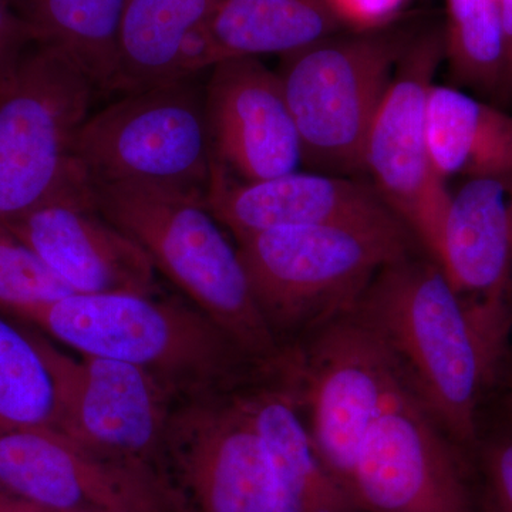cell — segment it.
<instances>
[{
  "instance_id": "6da1fadb",
  "label": "cell",
  "mask_w": 512,
  "mask_h": 512,
  "mask_svg": "<svg viewBox=\"0 0 512 512\" xmlns=\"http://www.w3.org/2000/svg\"><path fill=\"white\" fill-rule=\"evenodd\" d=\"M353 312L396 360L404 382L450 439H476L478 404L504 352L490 342L431 259L384 266Z\"/></svg>"
},
{
  "instance_id": "7a4b0ae2",
  "label": "cell",
  "mask_w": 512,
  "mask_h": 512,
  "mask_svg": "<svg viewBox=\"0 0 512 512\" xmlns=\"http://www.w3.org/2000/svg\"><path fill=\"white\" fill-rule=\"evenodd\" d=\"M90 188L97 210L134 239L157 272L214 322L242 355L275 359L274 330L255 301L237 247L205 200L153 185Z\"/></svg>"
},
{
  "instance_id": "3957f363",
  "label": "cell",
  "mask_w": 512,
  "mask_h": 512,
  "mask_svg": "<svg viewBox=\"0 0 512 512\" xmlns=\"http://www.w3.org/2000/svg\"><path fill=\"white\" fill-rule=\"evenodd\" d=\"M16 319L79 355L140 367L181 400L217 392L241 353L204 313L161 295L70 293Z\"/></svg>"
},
{
  "instance_id": "277c9868",
  "label": "cell",
  "mask_w": 512,
  "mask_h": 512,
  "mask_svg": "<svg viewBox=\"0 0 512 512\" xmlns=\"http://www.w3.org/2000/svg\"><path fill=\"white\" fill-rule=\"evenodd\" d=\"M399 218L269 229L237 249L262 315L274 330L323 325L355 308L384 266L413 254Z\"/></svg>"
},
{
  "instance_id": "5b68a950",
  "label": "cell",
  "mask_w": 512,
  "mask_h": 512,
  "mask_svg": "<svg viewBox=\"0 0 512 512\" xmlns=\"http://www.w3.org/2000/svg\"><path fill=\"white\" fill-rule=\"evenodd\" d=\"M96 89L79 64L37 45L0 79V222L47 202L89 198L72 156Z\"/></svg>"
},
{
  "instance_id": "8992f818",
  "label": "cell",
  "mask_w": 512,
  "mask_h": 512,
  "mask_svg": "<svg viewBox=\"0 0 512 512\" xmlns=\"http://www.w3.org/2000/svg\"><path fill=\"white\" fill-rule=\"evenodd\" d=\"M412 39L390 26L353 30L282 56L276 73L309 171L340 177L365 173L370 127Z\"/></svg>"
},
{
  "instance_id": "52a82bcc",
  "label": "cell",
  "mask_w": 512,
  "mask_h": 512,
  "mask_svg": "<svg viewBox=\"0 0 512 512\" xmlns=\"http://www.w3.org/2000/svg\"><path fill=\"white\" fill-rule=\"evenodd\" d=\"M194 77L124 94L87 117L72 156L90 187L153 185L207 202L214 157L204 90Z\"/></svg>"
},
{
  "instance_id": "ba28073f",
  "label": "cell",
  "mask_w": 512,
  "mask_h": 512,
  "mask_svg": "<svg viewBox=\"0 0 512 512\" xmlns=\"http://www.w3.org/2000/svg\"><path fill=\"white\" fill-rule=\"evenodd\" d=\"M32 336L55 383L57 431L96 456L167 480L165 450L180 397L140 367L67 355Z\"/></svg>"
},
{
  "instance_id": "9c48e42d",
  "label": "cell",
  "mask_w": 512,
  "mask_h": 512,
  "mask_svg": "<svg viewBox=\"0 0 512 512\" xmlns=\"http://www.w3.org/2000/svg\"><path fill=\"white\" fill-rule=\"evenodd\" d=\"M289 365L288 384L313 444L349 493L360 443L390 397L406 383L402 372L375 330L353 311L320 325L308 349Z\"/></svg>"
},
{
  "instance_id": "30bf717a",
  "label": "cell",
  "mask_w": 512,
  "mask_h": 512,
  "mask_svg": "<svg viewBox=\"0 0 512 512\" xmlns=\"http://www.w3.org/2000/svg\"><path fill=\"white\" fill-rule=\"evenodd\" d=\"M443 60V30L413 36L370 127L363 158L370 184L433 262L451 197L427 140V103Z\"/></svg>"
},
{
  "instance_id": "8fae6325",
  "label": "cell",
  "mask_w": 512,
  "mask_h": 512,
  "mask_svg": "<svg viewBox=\"0 0 512 512\" xmlns=\"http://www.w3.org/2000/svg\"><path fill=\"white\" fill-rule=\"evenodd\" d=\"M165 476L178 512H275L268 454L245 394L175 406Z\"/></svg>"
},
{
  "instance_id": "7c38bea8",
  "label": "cell",
  "mask_w": 512,
  "mask_h": 512,
  "mask_svg": "<svg viewBox=\"0 0 512 512\" xmlns=\"http://www.w3.org/2000/svg\"><path fill=\"white\" fill-rule=\"evenodd\" d=\"M446 431L406 383L366 431L349 477L356 507L369 512H473Z\"/></svg>"
},
{
  "instance_id": "4fadbf2b",
  "label": "cell",
  "mask_w": 512,
  "mask_h": 512,
  "mask_svg": "<svg viewBox=\"0 0 512 512\" xmlns=\"http://www.w3.org/2000/svg\"><path fill=\"white\" fill-rule=\"evenodd\" d=\"M0 487L50 512L178 511L165 478L45 427L0 431Z\"/></svg>"
},
{
  "instance_id": "5bb4252c",
  "label": "cell",
  "mask_w": 512,
  "mask_h": 512,
  "mask_svg": "<svg viewBox=\"0 0 512 512\" xmlns=\"http://www.w3.org/2000/svg\"><path fill=\"white\" fill-rule=\"evenodd\" d=\"M204 101L214 164L228 175L255 183L292 173L302 164L281 77L258 57L215 64Z\"/></svg>"
},
{
  "instance_id": "9a60e30c",
  "label": "cell",
  "mask_w": 512,
  "mask_h": 512,
  "mask_svg": "<svg viewBox=\"0 0 512 512\" xmlns=\"http://www.w3.org/2000/svg\"><path fill=\"white\" fill-rule=\"evenodd\" d=\"M434 264L491 338L511 329L512 201L505 180L471 178L450 202Z\"/></svg>"
},
{
  "instance_id": "2e32d148",
  "label": "cell",
  "mask_w": 512,
  "mask_h": 512,
  "mask_svg": "<svg viewBox=\"0 0 512 512\" xmlns=\"http://www.w3.org/2000/svg\"><path fill=\"white\" fill-rule=\"evenodd\" d=\"M6 225L74 293L160 295L144 249L90 198H60Z\"/></svg>"
},
{
  "instance_id": "e0dca14e",
  "label": "cell",
  "mask_w": 512,
  "mask_h": 512,
  "mask_svg": "<svg viewBox=\"0 0 512 512\" xmlns=\"http://www.w3.org/2000/svg\"><path fill=\"white\" fill-rule=\"evenodd\" d=\"M207 208L235 241L269 229L379 220L394 215L375 187L356 177L296 170L244 183L215 164Z\"/></svg>"
},
{
  "instance_id": "ac0fdd59",
  "label": "cell",
  "mask_w": 512,
  "mask_h": 512,
  "mask_svg": "<svg viewBox=\"0 0 512 512\" xmlns=\"http://www.w3.org/2000/svg\"><path fill=\"white\" fill-rule=\"evenodd\" d=\"M245 396L268 454L275 512H352L356 505L319 456L292 387Z\"/></svg>"
},
{
  "instance_id": "d6986e66",
  "label": "cell",
  "mask_w": 512,
  "mask_h": 512,
  "mask_svg": "<svg viewBox=\"0 0 512 512\" xmlns=\"http://www.w3.org/2000/svg\"><path fill=\"white\" fill-rule=\"evenodd\" d=\"M221 0H124L107 94L191 77L187 50Z\"/></svg>"
},
{
  "instance_id": "ffe728a7",
  "label": "cell",
  "mask_w": 512,
  "mask_h": 512,
  "mask_svg": "<svg viewBox=\"0 0 512 512\" xmlns=\"http://www.w3.org/2000/svg\"><path fill=\"white\" fill-rule=\"evenodd\" d=\"M431 161L443 180L512 175V114L474 94L433 84L427 103Z\"/></svg>"
},
{
  "instance_id": "44dd1931",
  "label": "cell",
  "mask_w": 512,
  "mask_h": 512,
  "mask_svg": "<svg viewBox=\"0 0 512 512\" xmlns=\"http://www.w3.org/2000/svg\"><path fill=\"white\" fill-rule=\"evenodd\" d=\"M343 29L328 0H221L207 22L214 66L234 57L286 56Z\"/></svg>"
},
{
  "instance_id": "7402d4cb",
  "label": "cell",
  "mask_w": 512,
  "mask_h": 512,
  "mask_svg": "<svg viewBox=\"0 0 512 512\" xmlns=\"http://www.w3.org/2000/svg\"><path fill=\"white\" fill-rule=\"evenodd\" d=\"M33 42L79 64L96 92L106 93L124 0H19Z\"/></svg>"
},
{
  "instance_id": "603a6c76",
  "label": "cell",
  "mask_w": 512,
  "mask_h": 512,
  "mask_svg": "<svg viewBox=\"0 0 512 512\" xmlns=\"http://www.w3.org/2000/svg\"><path fill=\"white\" fill-rule=\"evenodd\" d=\"M444 59L458 86L507 99V46L500 0H447Z\"/></svg>"
},
{
  "instance_id": "cb8c5ba5",
  "label": "cell",
  "mask_w": 512,
  "mask_h": 512,
  "mask_svg": "<svg viewBox=\"0 0 512 512\" xmlns=\"http://www.w3.org/2000/svg\"><path fill=\"white\" fill-rule=\"evenodd\" d=\"M57 430L52 373L32 332L0 316V431Z\"/></svg>"
},
{
  "instance_id": "d4e9b609",
  "label": "cell",
  "mask_w": 512,
  "mask_h": 512,
  "mask_svg": "<svg viewBox=\"0 0 512 512\" xmlns=\"http://www.w3.org/2000/svg\"><path fill=\"white\" fill-rule=\"evenodd\" d=\"M74 293L6 225L0 222V313H20Z\"/></svg>"
},
{
  "instance_id": "484cf974",
  "label": "cell",
  "mask_w": 512,
  "mask_h": 512,
  "mask_svg": "<svg viewBox=\"0 0 512 512\" xmlns=\"http://www.w3.org/2000/svg\"><path fill=\"white\" fill-rule=\"evenodd\" d=\"M345 28L363 32L386 28L407 0H328Z\"/></svg>"
},
{
  "instance_id": "4316f807",
  "label": "cell",
  "mask_w": 512,
  "mask_h": 512,
  "mask_svg": "<svg viewBox=\"0 0 512 512\" xmlns=\"http://www.w3.org/2000/svg\"><path fill=\"white\" fill-rule=\"evenodd\" d=\"M487 478L495 512H512V439L491 451Z\"/></svg>"
},
{
  "instance_id": "83f0119b",
  "label": "cell",
  "mask_w": 512,
  "mask_h": 512,
  "mask_svg": "<svg viewBox=\"0 0 512 512\" xmlns=\"http://www.w3.org/2000/svg\"><path fill=\"white\" fill-rule=\"evenodd\" d=\"M28 42H32L28 26L5 0H0V79L25 55Z\"/></svg>"
},
{
  "instance_id": "f1b7e54d",
  "label": "cell",
  "mask_w": 512,
  "mask_h": 512,
  "mask_svg": "<svg viewBox=\"0 0 512 512\" xmlns=\"http://www.w3.org/2000/svg\"><path fill=\"white\" fill-rule=\"evenodd\" d=\"M501 18L507 46V99L512 97V0H500Z\"/></svg>"
},
{
  "instance_id": "f546056e",
  "label": "cell",
  "mask_w": 512,
  "mask_h": 512,
  "mask_svg": "<svg viewBox=\"0 0 512 512\" xmlns=\"http://www.w3.org/2000/svg\"><path fill=\"white\" fill-rule=\"evenodd\" d=\"M0 512H50L45 508L30 504L16 495L10 494L5 488L0 487Z\"/></svg>"
},
{
  "instance_id": "4dcf8cb0",
  "label": "cell",
  "mask_w": 512,
  "mask_h": 512,
  "mask_svg": "<svg viewBox=\"0 0 512 512\" xmlns=\"http://www.w3.org/2000/svg\"><path fill=\"white\" fill-rule=\"evenodd\" d=\"M511 402H512V384H511Z\"/></svg>"
}]
</instances>
